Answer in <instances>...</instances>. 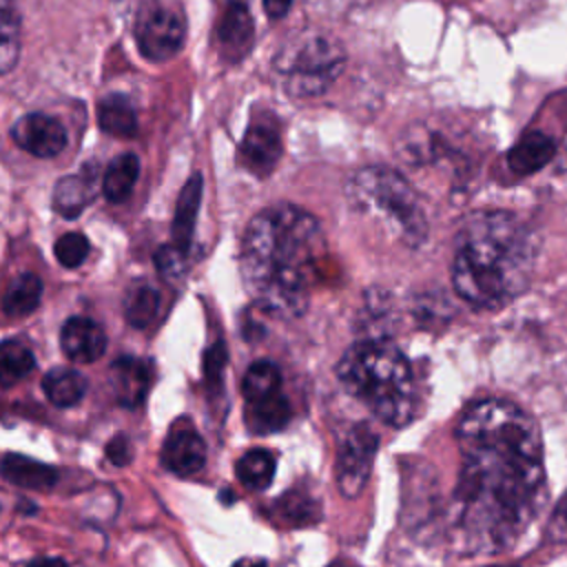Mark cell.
Returning <instances> with one entry per match:
<instances>
[{"label": "cell", "instance_id": "6da1fadb", "mask_svg": "<svg viewBox=\"0 0 567 567\" xmlns=\"http://www.w3.org/2000/svg\"><path fill=\"white\" fill-rule=\"evenodd\" d=\"M458 525L470 545L507 549L547 503L543 436L534 416L505 399L472 403L458 425Z\"/></svg>", "mask_w": 567, "mask_h": 567}, {"label": "cell", "instance_id": "7a4b0ae2", "mask_svg": "<svg viewBox=\"0 0 567 567\" xmlns=\"http://www.w3.org/2000/svg\"><path fill=\"white\" fill-rule=\"evenodd\" d=\"M323 252V230L308 210L288 202L259 210L239 250V272L252 303L277 319L301 317Z\"/></svg>", "mask_w": 567, "mask_h": 567}, {"label": "cell", "instance_id": "3957f363", "mask_svg": "<svg viewBox=\"0 0 567 567\" xmlns=\"http://www.w3.org/2000/svg\"><path fill=\"white\" fill-rule=\"evenodd\" d=\"M536 252V235L514 213H472L454 241V292L478 310L503 308L527 290Z\"/></svg>", "mask_w": 567, "mask_h": 567}, {"label": "cell", "instance_id": "277c9868", "mask_svg": "<svg viewBox=\"0 0 567 567\" xmlns=\"http://www.w3.org/2000/svg\"><path fill=\"white\" fill-rule=\"evenodd\" d=\"M341 385L388 425H408L416 414V390L405 354L385 339L352 343L337 363Z\"/></svg>", "mask_w": 567, "mask_h": 567}, {"label": "cell", "instance_id": "5b68a950", "mask_svg": "<svg viewBox=\"0 0 567 567\" xmlns=\"http://www.w3.org/2000/svg\"><path fill=\"white\" fill-rule=\"evenodd\" d=\"M346 193L359 210L381 215L394 235L410 248H419L427 239V217L412 184L394 168L365 166L357 171Z\"/></svg>", "mask_w": 567, "mask_h": 567}, {"label": "cell", "instance_id": "8992f818", "mask_svg": "<svg viewBox=\"0 0 567 567\" xmlns=\"http://www.w3.org/2000/svg\"><path fill=\"white\" fill-rule=\"evenodd\" d=\"M346 66L341 44L323 33L308 31L284 44L275 58V69L284 75L288 95H323Z\"/></svg>", "mask_w": 567, "mask_h": 567}, {"label": "cell", "instance_id": "52a82bcc", "mask_svg": "<svg viewBox=\"0 0 567 567\" xmlns=\"http://www.w3.org/2000/svg\"><path fill=\"white\" fill-rule=\"evenodd\" d=\"M135 44L148 62H168L186 40V18L179 7L164 2L146 4L135 20Z\"/></svg>", "mask_w": 567, "mask_h": 567}, {"label": "cell", "instance_id": "ba28073f", "mask_svg": "<svg viewBox=\"0 0 567 567\" xmlns=\"http://www.w3.org/2000/svg\"><path fill=\"white\" fill-rule=\"evenodd\" d=\"M377 445H379V439L372 432V427H368L365 423L352 425L348 434L341 439L337 450V465H334L337 487L341 496L357 498L363 492L372 472Z\"/></svg>", "mask_w": 567, "mask_h": 567}, {"label": "cell", "instance_id": "9c48e42d", "mask_svg": "<svg viewBox=\"0 0 567 567\" xmlns=\"http://www.w3.org/2000/svg\"><path fill=\"white\" fill-rule=\"evenodd\" d=\"M284 155V142L279 126L272 122V117L255 120L237 148V162L244 171L257 177H266L275 171Z\"/></svg>", "mask_w": 567, "mask_h": 567}, {"label": "cell", "instance_id": "30bf717a", "mask_svg": "<svg viewBox=\"0 0 567 567\" xmlns=\"http://www.w3.org/2000/svg\"><path fill=\"white\" fill-rule=\"evenodd\" d=\"M11 140L16 146L33 157H55L66 148V128L47 113H27L11 124Z\"/></svg>", "mask_w": 567, "mask_h": 567}, {"label": "cell", "instance_id": "8fae6325", "mask_svg": "<svg viewBox=\"0 0 567 567\" xmlns=\"http://www.w3.org/2000/svg\"><path fill=\"white\" fill-rule=\"evenodd\" d=\"M252 40H255V24H252L248 2L228 0L215 27V44L221 60L230 64L239 62L250 51Z\"/></svg>", "mask_w": 567, "mask_h": 567}, {"label": "cell", "instance_id": "7c38bea8", "mask_svg": "<svg viewBox=\"0 0 567 567\" xmlns=\"http://www.w3.org/2000/svg\"><path fill=\"white\" fill-rule=\"evenodd\" d=\"M109 383L115 401L126 410H135L146 401L153 383V365L140 357H117L109 368Z\"/></svg>", "mask_w": 567, "mask_h": 567}, {"label": "cell", "instance_id": "4fadbf2b", "mask_svg": "<svg viewBox=\"0 0 567 567\" xmlns=\"http://www.w3.org/2000/svg\"><path fill=\"white\" fill-rule=\"evenodd\" d=\"M206 463V443L188 425L175 423L162 445V465L177 476H193Z\"/></svg>", "mask_w": 567, "mask_h": 567}, {"label": "cell", "instance_id": "5bb4252c", "mask_svg": "<svg viewBox=\"0 0 567 567\" xmlns=\"http://www.w3.org/2000/svg\"><path fill=\"white\" fill-rule=\"evenodd\" d=\"M60 348L69 361L93 363L106 350V334L102 326L89 317H71L60 330Z\"/></svg>", "mask_w": 567, "mask_h": 567}, {"label": "cell", "instance_id": "9a60e30c", "mask_svg": "<svg viewBox=\"0 0 567 567\" xmlns=\"http://www.w3.org/2000/svg\"><path fill=\"white\" fill-rule=\"evenodd\" d=\"M95 197V168L84 166L75 175H64L53 186V210L66 219L78 217Z\"/></svg>", "mask_w": 567, "mask_h": 567}, {"label": "cell", "instance_id": "2e32d148", "mask_svg": "<svg viewBox=\"0 0 567 567\" xmlns=\"http://www.w3.org/2000/svg\"><path fill=\"white\" fill-rule=\"evenodd\" d=\"M202 193H204V179L199 173L190 175L175 202V215H173V226H171V239L175 246H179L182 250L188 252L190 241H193V233H195V219L199 213V204H202Z\"/></svg>", "mask_w": 567, "mask_h": 567}, {"label": "cell", "instance_id": "e0dca14e", "mask_svg": "<svg viewBox=\"0 0 567 567\" xmlns=\"http://www.w3.org/2000/svg\"><path fill=\"white\" fill-rule=\"evenodd\" d=\"M556 144L543 131H527L507 153V166L516 175H532L551 162Z\"/></svg>", "mask_w": 567, "mask_h": 567}, {"label": "cell", "instance_id": "ac0fdd59", "mask_svg": "<svg viewBox=\"0 0 567 567\" xmlns=\"http://www.w3.org/2000/svg\"><path fill=\"white\" fill-rule=\"evenodd\" d=\"M2 476L7 483L24 489H51L58 481V472L31 456L24 454H4L2 456Z\"/></svg>", "mask_w": 567, "mask_h": 567}, {"label": "cell", "instance_id": "d6986e66", "mask_svg": "<svg viewBox=\"0 0 567 567\" xmlns=\"http://www.w3.org/2000/svg\"><path fill=\"white\" fill-rule=\"evenodd\" d=\"M97 126L113 137H133L137 133V113L131 100L122 93L104 95L95 109Z\"/></svg>", "mask_w": 567, "mask_h": 567}, {"label": "cell", "instance_id": "ffe728a7", "mask_svg": "<svg viewBox=\"0 0 567 567\" xmlns=\"http://www.w3.org/2000/svg\"><path fill=\"white\" fill-rule=\"evenodd\" d=\"M290 416H292V408L281 392L272 394L268 399H261V401L246 403V412H244L246 427L252 434L279 432L281 427H286Z\"/></svg>", "mask_w": 567, "mask_h": 567}, {"label": "cell", "instance_id": "44dd1931", "mask_svg": "<svg viewBox=\"0 0 567 567\" xmlns=\"http://www.w3.org/2000/svg\"><path fill=\"white\" fill-rule=\"evenodd\" d=\"M137 177H140L137 155L122 153L106 164V171L102 177V195L111 204H122L131 197Z\"/></svg>", "mask_w": 567, "mask_h": 567}, {"label": "cell", "instance_id": "7402d4cb", "mask_svg": "<svg viewBox=\"0 0 567 567\" xmlns=\"http://www.w3.org/2000/svg\"><path fill=\"white\" fill-rule=\"evenodd\" d=\"M42 299V279L33 272L16 275L4 290L2 310L7 317H27L31 315Z\"/></svg>", "mask_w": 567, "mask_h": 567}, {"label": "cell", "instance_id": "603a6c76", "mask_svg": "<svg viewBox=\"0 0 567 567\" xmlns=\"http://www.w3.org/2000/svg\"><path fill=\"white\" fill-rule=\"evenodd\" d=\"M42 390L53 405L71 408L82 401L86 379L73 368H53L42 377Z\"/></svg>", "mask_w": 567, "mask_h": 567}, {"label": "cell", "instance_id": "cb8c5ba5", "mask_svg": "<svg viewBox=\"0 0 567 567\" xmlns=\"http://www.w3.org/2000/svg\"><path fill=\"white\" fill-rule=\"evenodd\" d=\"M275 514L288 527H303V525H312L321 516V507L312 498V494L297 487L277 498Z\"/></svg>", "mask_w": 567, "mask_h": 567}, {"label": "cell", "instance_id": "d4e9b609", "mask_svg": "<svg viewBox=\"0 0 567 567\" xmlns=\"http://www.w3.org/2000/svg\"><path fill=\"white\" fill-rule=\"evenodd\" d=\"M20 58V16L16 0H0V73L7 75Z\"/></svg>", "mask_w": 567, "mask_h": 567}, {"label": "cell", "instance_id": "484cf974", "mask_svg": "<svg viewBox=\"0 0 567 567\" xmlns=\"http://www.w3.org/2000/svg\"><path fill=\"white\" fill-rule=\"evenodd\" d=\"M275 467H277L275 456L268 450H250L237 461L235 474L244 487L252 492H261L272 483Z\"/></svg>", "mask_w": 567, "mask_h": 567}, {"label": "cell", "instance_id": "4316f807", "mask_svg": "<svg viewBox=\"0 0 567 567\" xmlns=\"http://www.w3.org/2000/svg\"><path fill=\"white\" fill-rule=\"evenodd\" d=\"M159 303H162V297L159 292L148 286V284H140L135 288L128 290L126 299H124V319L131 328H146L155 321L157 312H159Z\"/></svg>", "mask_w": 567, "mask_h": 567}, {"label": "cell", "instance_id": "83f0119b", "mask_svg": "<svg viewBox=\"0 0 567 567\" xmlns=\"http://www.w3.org/2000/svg\"><path fill=\"white\" fill-rule=\"evenodd\" d=\"M281 385V372L272 361H255L241 381V392L246 396V403L261 401L272 394H279Z\"/></svg>", "mask_w": 567, "mask_h": 567}, {"label": "cell", "instance_id": "f1b7e54d", "mask_svg": "<svg viewBox=\"0 0 567 567\" xmlns=\"http://www.w3.org/2000/svg\"><path fill=\"white\" fill-rule=\"evenodd\" d=\"M35 368V357L33 352L16 341V339H4L0 346V379L2 385L9 388L18 379H24L31 370Z\"/></svg>", "mask_w": 567, "mask_h": 567}, {"label": "cell", "instance_id": "f546056e", "mask_svg": "<svg viewBox=\"0 0 567 567\" xmlns=\"http://www.w3.org/2000/svg\"><path fill=\"white\" fill-rule=\"evenodd\" d=\"M89 250H91V244L89 239L73 230V233H64L55 239L53 244V252H55V259L60 261V266L64 268H78L86 261L89 257Z\"/></svg>", "mask_w": 567, "mask_h": 567}, {"label": "cell", "instance_id": "4dcf8cb0", "mask_svg": "<svg viewBox=\"0 0 567 567\" xmlns=\"http://www.w3.org/2000/svg\"><path fill=\"white\" fill-rule=\"evenodd\" d=\"M155 268L157 272L168 279V281H177L186 275V250H182L175 244H164L155 250Z\"/></svg>", "mask_w": 567, "mask_h": 567}, {"label": "cell", "instance_id": "1f68e13d", "mask_svg": "<svg viewBox=\"0 0 567 567\" xmlns=\"http://www.w3.org/2000/svg\"><path fill=\"white\" fill-rule=\"evenodd\" d=\"M226 348L221 341L213 343L206 354H204V381L208 392H219L221 390V377H224V368H226Z\"/></svg>", "mask_w": 567, "mask_h": 567}, {"label": "cell", "instance_id": "d6a6232c", "mask_svg": "<svg viewBox=\"0 0 567 567\" xmlns=\"http://www.w3.org/2000/svg\"><path fill=\"white\" fill-rule=\"evenodd\" d=\"M104 454H106V458H109L115 467H124V465H128V463L133 461V445H131V441H128L126 434H115V436L106 443Z\"/></svg>", "mask_w": 567, "mask_h": 567}, {"label": "cell", "instance_id": "836d02e7", "mask_svg": "<svg viewBox=\"0 0 567 567\" xmlns=\"http://www.w3.org/2000/svg\"><path fill=\"white\" fill-rule=\"evenodd\" d=\"M549 534L556 540H567V494L558 503L551 520H549Z\"/></svg>", "mask_w": 567, "mask_h": 567}, {"label": "cell", "instance_id": "e575fe53", "mask_svg": "<svg viewBox=\"0 0 567 567\" xmlns=\"http://www.w3.org/2000/svg\"><path fill=\"white\" fill-rule=\"evenodd\" d=\"M292 0H264V11L270 20H279L288 13Z\"/></svg>", "mask_w": 567, "mask_h": 567}, {"label": "cell", "instance_id": "d590c367", "mask_svg": "<svg viewBox=\"0 0 567 567\" xmlns=\"http://www.w3.org/2000/svg\"><path fill=\"white\" fill-rule=\"evenodd\" d=\"M27 567H69L66 560L58 558V556H40L27 563Z\"/></svg>", "mask_w": 567, "mask_h": 567}, {"label": "cell", "instance_id": "8d00e7d4", "mask_svg": "<svg viewBox=\"0 0 567 567\" xmlns=\"http://www.w3.org/2000/svg\"><path fill=\"white\" fill-rule=\"evenodd\" d=\"M233 567H268V565L264 560H259V558H241Z\"/></svg>", "mask_w": 567, "mask_h": 567}, {"label": "cell", "instance_id": "74e56055", "mask_svg": "<svg viewBox=\"0 0 567 567\" xmlns=\"http://www.w3.org/2000/svg\"><path fill=\"white\" fill-rule=\"evenodd\" d=\"M330 567H346V565H330Z\"/></svg>", "mask_w": 567, "mask_h": 567}]
</instances>
